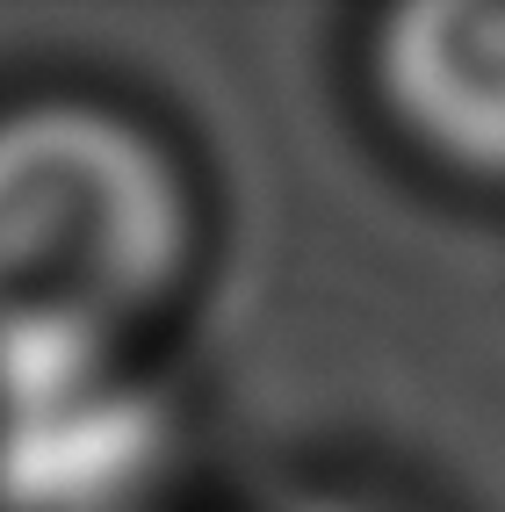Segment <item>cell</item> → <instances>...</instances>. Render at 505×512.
Here are the masks:
<instances>
[{
	"label": "cell",
	"mask_w": 505,
	"mask_h": 512,
	"mask_svg": "<svg viewBox=\"0 0 505 512\" xmlns=\"http://www.w3.org/2000/svg\"><path fill=\"white\" fill-rule=\"evenodd\" d=\"M195 267L202 188L145 109L80 87L0 101V375L138 361Z\"/></svg>",
	"instance_id": "6da1fadb"
},
{
	"label": "cell",
	"mask_w": 505,
	"mask_h": 512,
	"mask_svg": "<svg viewBox=\"0 0 505 512\" xmlns=\"http://www.w3.org/2000/svg\"><path fill=\"white\" fill-rule=\"evenodd\" d=\"M361 94L412 166L505 195V0H419L376 15Z\"/></svg>",
	"instance_id": "7a4b0ae2"
},
{
	"label": "cell",
	"mask_w": 505,
	"mask_h": 512,
	"mask_svg": "<svg viewBox=\"0 0 505 512\" xmlns=\"http://www.w3.org/2000/svg\"><path fill=\"white\" fill-rule=\"evenodd\" d=\"M296 512H383V505H368V498H354V491H325V498H303Z\"/></svg>",
	"instance_id": "3957f363"
}]
</instances>
